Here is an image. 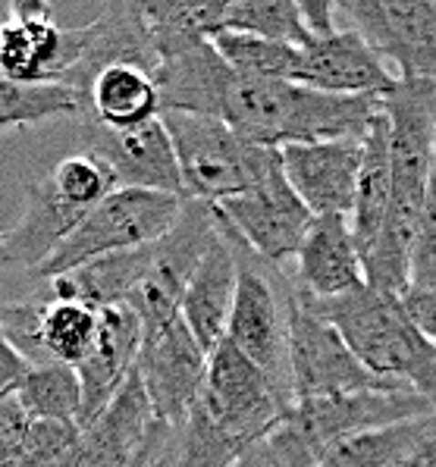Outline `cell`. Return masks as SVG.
<instances>
[{
    "instance_id": "6da1fadb",
    "label": "cell",
    "mask_w": 436,
    "mask_h": 467,
    "mask_svg": "<svg viewBox=\"0 0 436 467\" xmlns=\"http://www.w3.org/2000/svg\"><path fill=\"white\" fill-rule=\"evenodd\" d=\"M380 98H336L296 82H248L235 76L223 123L267 150L333 139H364Z\"/></svg>"
},
{
    "instance_id": "7a4b0ae2",
    "label": "cell",
    "mask_w": 436,
    "mask_h": 467,
    "mask_svg": "<svg viewBox=\"0 0 436 467\" xmlns=\"http://www.w3.org/2000/svg\"><path fill=\"white\" fill-rule=\"evenodd\" d=\"M305 301L339 329L355 358L374 377L424 395L436 414V345L427 342L409 320L402 298L361 285L342 298Z\"/></svg>"
},
{
    "instance_id": "3957f363",
    "label": "cell",
    "mask_w": 436,
    "mask_h": 467,
    "mask_svg": "<svg viewBox=\"0 0 436 467\" xmlns=\"http://www.w3.org/2000/svg\"><path fill=\"white\" fill-rule=\"evenodd\" d=\"M418 418H436V414L424 395L409 389L302 399L264 440L261 451L267 467H317L327 451L348 436Z\"/></svg>"
},
{
    "instance_id": "277c9868",
    "label": "cell",
    "mask_w": 436,
    "mask_h": 467,
    "mask_svg": "<svg viewBox=\"0 0 436 467\" xmlns=\"http://www.w3.org/2000/svg\"><path fill=\"white\" fill-rule=\"evenodd\" d=\"M117 176L95 154L63 157L57 167L28 189L26 211L4 235L13 264L38 273L51 254L78 229L101 201L117 192Z\"/></svg>"
},
{
    "instance_id": "5b68a950",
    "label": "cell",
    "mask_w": 436,
    "mask_h": 467,
    "mask_svg": "<svg viewBox=\"0 0 436 467\" xmlns=\"http://www.w3.org/2000/svg\"><path fill=\"white\" fill-rule=\"evenodd\" d=\"M176 148L185 198L220 204L261 185L276 167L280 150L257 148L233 132L223 119L192 117V113H161Z\"/></svg>"
},
{
    "instance_id": "8992f818",
    "label": "cell",
    "mask_w": 436,
    "mask_h": 467,
    "mask_svg": "<svg viewBox=\"0 0 436 467\" xmlns=\"http://www.w3.org/2000/svg\"><path fill=\"white\" fill-rule=\"evenodd\" d=\"M289 411L292 401L239 348L223 339L211 351L202 395L192 414L217 430L226 442L248 455L264 445Z\"/></svg>"
},
{
    "instance_id": "52a82bcc",
    "label": "cell",
    "mask_w": 436,
    "mask_h": 467,
    "mask_svg": "<svg viewBox=\"0 0 436 467\" xmlns=\"http://www.w3.org/2000/svg\"><path fill=\"white\" fill-rule=\"evenodd\" d=\"M185 207V198L148 189H117L88 213L73 235L63 242L35 276H63L98 257L135 251L161 242L173 229Z\"/></svg>"
},
{
    "instance_id": "ba28073f",
    "label": "cell",
    "mask_w": 436,
    "mask_h": 467,
    "mask_svg": "<svg viewBox=\"0 0 436 467\" xmlns=\"http://www.w3.org/2000/svg\"><path fill=\"white\" fill-rule=\"evenodd\" d=\"M289 379L292 399H327L352 392H402L409 386L374 377L348 342L289 283ZM414 392V389H409Z\"/></svg>"
},
{
    "instance_id": "9c48e42d",
    "label": "cell",
    "mask_w": 436,
    "mask_h": 467,
    "mask_svg": "<svg viewBox=\"0 0 436 467\" xmlns=\"http://www.w3.org/2000/svg\"><path fill=\"white\" fill-rule=\"evenodd\" d=\"M276 270L283 267H270L242 251L239 292L226 327V342L257 364L296 405L289 379V276H274Z\"/></svg>"
},
{
    "instance_id": "30bf717a",
    "label": "cell",
    "mask_w": 436,
    "mask_h": 467,
    "mask_svg": "<svg viewBox=\"0 0 436 467\" xmlns=\"http://www.w3.org/2000/svg\"><path fill=\"white\" fill-rule=\"evenodd\" d=\"M220 239V217L213 204L185 198L180 220L151 245V264L141 276L129 307L139 314L145 333L163 329L182 317V301L207 248Z\"/></svg>"
},
{
    "instance_id": "8fae6325",
    "label": "cell",
    "mask_w": 436,
    "mask_h": 467,
    "mask_svg": "<svg viewBox=\"0 0 436 467\" xmlns=\"http://www.w3.org/2000/svg\"><path fill=\"white\" fill-rule=\"evenodd\" d=\"M213 211L220 217V229L235 245L270 267L296 261L314 223L311 207L285 182L283 167H276L254 189L213 204Z\"/></svg>"
},
{
    "instance_id": "7c38bea8",
    "label": "cell",
    "mask_w": 436,
    "mask_h": 467,
    "mask_svg": "<svg viewBox=\"0 0 436 467\" xmlns=\"http://www.w3.org/2000/svg\"><path fill=\"white\" fill-rule=\"evenodd\" d=\"M342 26L355 28L399 76L436 82V0H346Z\"/></svg>"
},
{
    "instance_id": "4fadbf2b",
    "label": "cell",
    "mask_w": 436,
    "mask_h": 467,
    "mask_svg": "<svg viewBox=\"0 0 436 467\" xmlns=\"http://www.w3.org/2000/svg\"><path fill=\"white\" fill-rule=\"evenodd\" d=\"M392 157V204L424 207L436 170V82H399L380 100Z\"/></svg>"
},
{
    "instance_id": "5bb4252c",
    "label": "cell",
    "mask_w": 436,
    "mask_h": 467,
    "mask_svg": "<svg viewBox=\"0 0 436 467\" xmlns=\"http://www.w3.org/2000/svg\"><path fill=\"white\" fill-rule=\"evenodd\" d=\"M85 47V26H60L51 4L16 0L0 26V76L13 82H67Z\"/></svg>"
},
{
    "instance_id": "9a60e30c",
    "label": "cell",
    "mask_w": 436,
    "mask_h": 467,
    "mask_svg": "<svg viewBox=\"0 0 436 467\" xmlns=\"http://www.w3.org/2000/svg\"><path fill=\"white\" fill-rule=\"evenodd\" d=\"M207 358L211 355L192 336L182 317L163 329L145 333L135 373H139L157 423L170 430L185 427L202 395Z\"/></svg>"
},
{
    "instance_id": "2e32d148",
    "label": "cell",
    "mask_w": 436,
    "mask_h": 467,
    "mask_svg": "<svg viewBox=\"0 0 436 467\" xmlns=\"http://www.w3.org/2000/svg\"><path fill=\"white\" fill-rule=\"evenodd\" d=\"M296 85L336 98H383L399 85V76L355 28L339 26L298 47Z\"/></svg>"
},
{
    "instance_id": "e0dca14e",
    "label": "cell",
    "mask_w": 436,
    "mask_h": 467,
    "mask_svg": "<svg viewBox=\"0 0 436 467\" xmlns=\"http://www.w3.org/2000/svg\"><path fill=\"white\" fill-rule=\"evenodd\" d=\"M88 154L110 167L119 189H148L185 198L180 161L163 117L135 129H104L88 123Z\"/></svg>"
},
{
    "instance_id": "ac0fdd59",
    "label": "cell",
    "mask_w": 436,
    "mask_h": 467,
    "mask_svg": "<svg viewBox=\"0 0 436 467\" xmlns=\"http://www.w3.org/2000/svg\"><path fill=\"white\" fill-rule=\"evenodd\" d=\"M364 161V139H333L280 150L283 176L314 217H352Z\"/></svg>"
},
{
    "instance_id": "d6986e66",
    "label": "cell",
    "mask_w": 436,
    "mask_h": 467,
    "mask_svg": "<svg viewBox=\"0 0 436 467\" xmlns=\"http://www.w3.org/2000/svg\"><path fill=\"white\" fill-rule=\"evenodd\" d=\"M292 264H296L289 273L292 289L311 301L342 298L368 285L364 257L348 217H336V213L314 217Z\"/></svg>"
},
{
    "instance_id": "ffe728a7",
    "label": "cell",
    "mask_w": 436,
    "mask_h": 467,
    "mask_svg": "<svg viewBox=\"0 0 436 467\" xmlns=\"http://www.w3.org/2000/svg\"><path fill=\"white\" fill-rule=\"evenodd\" d=\"M141 342H145V327L132 307H104L95 351L76 368L78 383H82L78 430H88L129 383V377L139 368Z\"/></svg>"
},
{
    "instance_id": "44dd1931",
    "label": "cell",
    "mask_w": 436,
    "mask_h": 467,
    "mask_svg": "<svg viewBox=\"0 0 436 467\" xmlns=\"http://www.w3.org/2000/svg\"><path fill=\"white\" fill-rule=\"evenodd\" d=\"M239 270H242V251L220 229V239L207 248V254L198 264L182 301L185 327L202 342L207 355L226 339V327H230L233 307H235V292H239Z\"/></svg>"
},
{
    "instance_id": "7402d4cb",
    "label": "cell",
    "mask_w": 436,
    "mask_h": 467,
    "mask_svg": "<svg viewBox=\"0 0 436 467\" xmlns=\"http://www.w3.org/2000/svg\"><path fill=\"white\" fill-rule=\"evenodd\" d=\"M113 63H135V67L157 69V54L148 38L141 4H107L88 26H85V47L78 67L63 85L76 88L88 104V88L101 69Z\"/></svg>"
},
{
    "instance_id": "603a6c76",
    "label": "cell",
    "mask_w": 436,
    "mask_h": 467,
    "mask_svg": "<svg viewBox=\"0 0 436 467\" xmlns=\"http://www.w3.org/2000/svg\"><path fill=\"white\" fill-rule=\"evenodd\" d=\"M154 430V411L141 389L139 373H132L117 399L110 401V408L88 430H82L76 467H129L141 455Z\"/></svg>"
},
{
    "instance_id": "cb8c5ba5",
    "label": "cell",
    "mask_w": 436,
    "mask_h": 467,
    "mask_svg": "<svg viewBox=\"0 0 436 467\" xmlns=\"http://www.w3.org/2000/svg\"><path fill=\"white\" fill-rule=\"evenodd\" d=\"M235 82V73L217 54V47L202 45L173 60H163L154 69V85L161 95L163 113H192V117L223 119L226 95Z\"/></svg>"
},
{
    "instance_id": "d4e9b609",
    "label": "cell",
    "mask_w": 436,
    "mask_h": 467,
    "mask_svg": "<svg viewBox=\"0 0 436 467\" xmlns=\"http://www.w3.org/2000/svg\"><path fill=\"white\" fill-rule=\"evenodd\" d=\"M148 264H151V245L117 251V254L98 257V261L82 264V267L63 273V276L47 279L45 289L57 301H78V305H88L95 311L119 307L129 305L132 292L139 289Z\"/></svg>"
},
{
    "instance_id": "484cf974",
    "label": "cell",
    "mask_w": 436,
    "mask_h": 467,
    "mask_svg": "<svg viewBox=\"0 0 436 467\" xmlns=\"http://www.w3.org/2000/svg\"><path fill=\"white\" fill-rule=\"evenodd\" d=\"M154 73L135 63L101 69L88 88V117L104 129H135L161 117Z\"/></svg>"
},
{
    "instance_id": "4316f807",
    "label": "cell",
    "mask_w": 436,
    "mask_h": 467,
    "mask_svg": "<svg viewBox=\"0 0 436 467\" xmlns=\"http://www.w3.org/2000/svg\"><path fill=\"white\" fill-rule=\"evenodd\" d=\"M226 4L223 0H161L141 4L148 38L154 45L157 67L180 54L211 45L223 32Z\"/></svg>"
},
{
    "instance_id": "83f0119b",
    "label": "cell",
    "mask_w": 436,
    "mask_h": 467,
    "mask_svg": "<svg viewBox=\"0 0 436 467\" xmlns=\"http://www.w3.org/2000/svg\"><path fill=\"white\" fill-rule=\"evenodd\" d=\"M392 204V157H389V135H386V119L377 110L374 123L364 135V161L358 176V192H355L352 207V233L361 248V257L377 245L383 233V223L389 217Z\"/></svg>"
},
{
    "instance_id": "f1b7e54d",
    "label": "cell",
    "mask_w": 436,
    "mask_h": 467,
    "mask_svg": "<svg viewBox=\"0 0 436 467\" xmlns=\"http://www.w3.org/2000/svg\"><path fill=\"white\" fill-rule=\"evenodd\" d=\"M433 423L436 418H418L396 427L364 430L336 442L317 467H409Z\"/></svg>"
},
{
    "instance_id": "f546056e",
    "label": "cell",
    "mask_w": 436,
    "mask_h": 467,
    "mask_svg": "<svg viewBox=\"0 0 436 467\" xmlns=\"http://www.w3.org/2000/svg\"><path fill=\"white\" fill-rule=\"evenodd\" d=\"M88 104L76 88L60 82H13L0 76V132L28 129L63 117H82Z\"/></svg>"
},
{
    "instance_id": "4dcf8cb0",
    "label": "cell",
    "mask_w": 436,
    "mask_h": 467,
    "mask_svg": "<svg viewBox=\"0 0 436 467\" xmlns=\"http://www.w3.org/2000/svg\"><path fill=\"white\" fill-rule=\"evenodd\" d=\"M101 333V311L78 301H57L45 289V311H41V348L47 361L78 368L95 351Z\"/></svg>"
},
{
    "instance_id": "1f68e13d",
    "label": "cell",
    "mask_w": 436,
    "mask_h": 467,
    "mask_svg": "<svg viewBox=\"0 0 436 467\" xmlns=\"http://www.w3.org/2000/svg\"><path fill=\"white\" fill-rule=\"evenodd\" d=\"M19 408L32 420H54L78 427L82 414V383H78L76 368L67 364H38L28 370L26 383L16 392Z\"/></svg>"
},
{
    "instance_id": "d6a6232c",
    "label": "cell",
    "mask_w": 436,
    "mask_h": 467,
    "mask_svg": "<svg viewBox=\"0 0 436 467\" xmlns=\"http://www.w3.org/2000/svg\"><path fill=\"white\" fill-rule=\"evenodd\" d=\"M213 47L239 78H248V82H296L298 47L292 45H280V41H267L245 32H220L213 38Z\"/></svg>"
},
{
    "instance_id": "836d02e7",
    "label": "cell",
    "mask_w": 436,
    "mask_h": 467,
    "mask_svg": "<svg viewBox=\"0 0 436 467\" xmlns=\"http://www.w3.org/2000/svg\"><path fill=\"white\" fill-rule=\"evenodd\" d=\"M223 32H245L292 47H305L311 41L302 0H233L226 4Z\"/></svg>"
},
{
    "instance_id": "e575fe53",
    "label": "cell",
    "mask_w": 436,
    "mask_h": 467,
    "mask_svg": "<svg viewBox=\"0 0 436 467\" xmlns=\"http://www.w3.org/2000/svg\"><path fill=\"white\" fill-rule=\"evenodd\" d=\"M409 289H436V170L431 176V185H427L418 239H414L411 248Z\"/></svg>"
},
{
    "instance_id": "d590c367",
    "label": "cell",
    "mask_w": 436,
    "mask_h": 467,
    "mask_svg": "<svg viewBox=\"0 0 436 467\" xmlns=\"http://www.w3.org/2000/svg\"><path fill=\"white\" fill-rule=\"evenodd\" d=\"M28 430H32V418L19 408V401H0V467H16L26 449Z\"/></svg>"
},
{
    "instance_id": "8d00e7d4",
    "label": "cell",
    "mask_w": 436,
    "mask_h": 467,
    "mask_svg": "<svg viewBox=\"0 0 436 467\" xmlns=\"http://www.w3.org/2000/svg\"><path fill=\"white\" fill-rule=\"evenodd\" d=\"M402 307L420 336L436 345V289H409L402 296Z\"/></svg>"
},
{
    "instance_id": "74e56055",
    "label": "cell",
    "mask_w": 436,
    "mask_h": 467,
    "mask_svg": "<svg viewBox=\"0 0 436 467\" xmlns=\"http://www.w3.org/2000/svg\"><path fill=\"white\" fill-rule=\"evenodd\" d=\"M28 370H32V364H28L26 358L0 336V401L16 399V392H19V386L26 383Z\"/></svg>"
},
{
    "instance_id": "f35d334b",
    "label": "cell",
    "mask_w": 436,
    "mask_h": 467,
    "mask_svg": "<svg viewBox=\"0 0 436 467\" xmlns=\"http://www.w3.org/2000/svg\"><path fill=\"white\" fill-rule=\"evenodd\" d=\"M170 436H173V430L163 427V423H157L154 436H151V440H148V445H145V449H141V455L135 458V462L129 464V467H154L157 462H161V455H163V449H167Z\"/></svg>"
},
{
    "instance_id": "ab89813d",
    "label": "cell",
    "mask_w": 436,
    "mask_h": 467,
    "mask_svg": "<svg viewBox=\"0 0 436 467\" xmlns=\"http://www.w3.org/2000/svg\"><path fill=\"white\" fill-rule=\"evenodd\" d=\"M233 467H267V462H264V451H261V445H257V449L248 451V455L242 458V462H235Z\"/></svg>"
},
{
    "instance_id": "60d3db41",
    "label": "cell",
    "mask_w": 436,
    "mask_h": 467,
    "mask_svg": "<svg viewBox=\"0 0 436 467\" xmlns=\"http://www.w3.org/2000/svg\"><path fill=\"white\" fill-rule=\"evenodd\" d=\"M6 264H13V257H10V251H6L4 235H0V267H6Z\"/></svg>"
},
{
    "instance_id": "b9f144b4",
    "label": "cell",
    "mask_w": 436,
    "mask_h": 467,
    "mask_svg": "<svg viewBox=\"0 0 436 467\" xmlns=\"http://www.w3.org/2000/svg\"><path fill=\"white\" fill-rule=\"evenodd\" d=\"M76 449H78V445H76ZM76 449H73V451H69V455H67V458H63V462H57L54 467H76V462H78V458H76Z\"/></svg>"
}]
</instances>
